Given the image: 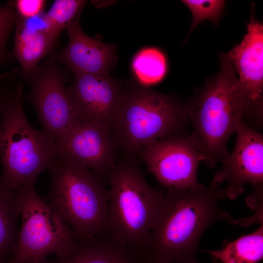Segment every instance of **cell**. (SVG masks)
Segmentation results:
<instances>
[{
  "label": "cell",
  "instance_id": "13",
  "mask_svg": "<svg viewBox=\"0 0 263 263\" xmlns=\"http://www.w3.org/2000/svg\"><path fill=\"white\" fill-rule=\"evenodd\" d=\"M233 150L222 161L212 182L228 183L225 189V198H236L244 191V185L254 188L263 186V136L240 122L236 131Z\"/></svg>",
  "mask_w": 263,
  "mask_h": 263
},
{
  "label": "cell",
  "instance_id": "10",
  "mask_svg": "<svg viewBox=\"0 0 263 263\" xmlns=\"http://www.w3.org/2000/svg\"><path fill=\"white\" fill-rule=\"evenodd\" d=\"M74 75L66 91L75 114L81 122L112 132L120 113L124 90L109 74Z\"/></svg>",
  "mask_w": 263,
  "mask_h": 263
},
{
  "label": "cell",
  "instance_id": "7",
  "mask_svg": "<svg viewBox=\"0 0 263 263\" xmlns=\"http://www.w3.org/2000/svg\"><path fill=\"white\" fill-rule=\"evenodd\" d=\"M22 224L12 263H41L47 256L69 255L78 241L73 230L38 195L34 184L15 191Z\"/></svg>",
  "mask_w": 263,
  "mask_h": 263
},
{
  "label": "cell",
  "instance_id": "21",
  "mask_svg": "<svg viewBox=\"0 0 263 263\" xmlns=\"http://www.w3.org/2000/svg\"><path fill=\"white\" fill-rule=\"evenodd\" d=\"M193 17L189 35L201 21L210 20L217 25L224 8L225 1L222 0H184Z\"/></svg>",
  "mask_w": 263,
  "mask_h": 263
},
{
  "label": "cell",
  "instance_id": "14",
  "mask_svg": "<svg viewBox=\"0 0 263 263\" xmlns=\"http://www.w3.org/2000/svg\"><path fill=\"white\" fill-rule=\"evenodd\" d=\"M80 10L67 28L69 41L60 53L52 54L54 60L69 68L74 74H109L115 64V46L88 36L81 29Z\"/></svg>",
  "mask_w": 263,
  "mask_h": 263
},
{
  "label": "cell",
  "instance_id": "17",
  "mask_svg": "<svg viewBox=\"0 0 263 263\" xmlns=\"http://www.w3.org/2000/svg\"><path fill=\"white\" fill-rule=\"evenodd\" d=\"M263 225L217 250H205L214 263H257L263 257Z\"/></svg>",
  "mask_w": 263,
  "mask_h": 263
},
{
  "label": "cell",
  "instance_id": "22",
  "mask_svg": "<svg viewBox=\"0 0 263 263\" xmlns=\"http://www.w3.org/2000/svg\"><path fill=\"white\" fill-rule=\"evenodd\" d=\"M15 22L16 15L12 7L9 4L0 5V66L11 60L12 56L7 50V41Z\"/></svg>",
  "mask_w": 263,
  "mask_h": 263
},
{
  "label": "cell",
  "instance_id": "16",
  "mask_svg": "<svg viewBox=\"0 0 263 263\" xmlns=\"http://www.w3.org/2000/svg\"><path fill=\"white\" fill-rule=\"evenodd\" d=\"M139 255L116 241L107 232L78 242L75 249L57 263H144Z\"/></svg>",
  "mask_w": 263,
  "mask_h": 263
},
{
  "label": "cell",
  "instance_id": "18",
  "mask_svg": "<svg viewBox=\"0 0 263 263\" xmlns=\"http://www.w3.org/2000/svg\"><path fill=\"white\" fill-rule=\"evenodd\" d=\"M19 216L16 192L6 189L0 182V255L14 250Z\"/></svg>",
  "mask_w": 263,
  "mask_h": 263
},
{
  "label": "cell",
  "instance_id": "24",
  "mask_svg": "<svg viewBox=\"0 0 263 263\" xmlns=\"http://www.w3.org/2000/svg\"><path fill=\"white\" fill-rule=\"evenodd\" d=\"M15 84V80L10 72L0 75V115Z\"/></svg>",
  "mask_w": 263,
  "mask_h": 263
},
{
  "label": "cell",
  "instance_id": "2",
  "mask_svg": "<svg viewBox=\"0 0 263 263\" xmlns=\"http://www.w3.org/2000/svg\"><path fill=\"white\" fill-rule=\"evenodd\" d=\"M220 60L219 72L185 103L191 135L203 161L210 168L228 155V139L248 115L233 65L226 54L220 55Z\"/></svg>",
  "mask_w": 263,
  "mask_h": 263
},
{
  "label": "cell",
  "instance_id": "20",
  "mask_svg": "<svg viewBox=\"0 0 263 263\" xmlns=\"http://www.w3.org/2000/svg\"><path fill=\"white\" fill-rule=\"evenodd\" d=\"M86 2L81 0H56L45 13L51 27L56 32L67 28L69 24L82 10Z\"/></svg>",
  "mask_w": 263,
  "mask_h": 263
},
{
  "label": "cell",
  "instance_id": "12",
  "mask_svg": "<svg viewBox=\"0 0 263 263\" xmlns=\"http://www.w3.org/2000/svg\"><path fill=\"white\" fill-rule=\"evenodd\" d=\"M56 141L57 156L102 177L116 163L118 146L113 133L98 125L81 122Z\"/></svg>",
  "mask_w": 263,
  "mask_h": 263
},
{
  "label": "cell",
  "instance_id": "23",
  "mask_svg": "<svg viewBox=\"0 0 263 263\" xmlns=\"http://www.w3.org/2000/svg\"><path fill=\"white\" fill-rule=\"evenodd\" d=\"M46 3L44 0H16L10 2L9 5L16 17L26 19L43 13Z\"/></svg>",
  "mask_w": 263,
  "mask_h": 263
},
{
  "label": "cell",
  "instance_id": "19",
  "mask_svg": "<svg viewBox=\"0 0 263 263\" xmlns=\"http://www.w3.org/2000/svg\"><path fill=\"white\" fill-rule=\"evenodd\" d=\"M132 69L139 83L142 86L147 87L164 78L167 71L166 59L158 49L144 48L134 57Z\"/></svg>",
  "mask_w": 263,
  "mask_h": 263
},
{
  "label": "cell",
  "instance_id": "6",
  "mask_svg": "<svg viewBox=\"0 0 263 263\" xmlns=\"http://www.w3.org/2000/svg\"><path fill=\"white\" fill-rule=\"evenodd\" d=\"M188 122L185 103L139 86L124 90L112 132L118 147L131 158L155 141L183 132Z\"/></svg>",
  "mask_w": 263,
  "mask_h": 263
},
{
  "label": "cell",
  "instance_id": "15",
  "mask_svg": "<svg viewBox=\"0 0 263 263\" xmlns=\"http://www.w3.org/2000/svg\"><path fill=\"white\" fill-rule=\"evenodd\" d=\"M15 27L13 55L24 70L37 66L52 50L60 34L52 29L44 12L26 19L16 16Z\"/></svg>",
  "mask_w": 263,
  "mask_h": 263
},
{
  "label": "cell",
  "instance_id": "4",
  "mask_svg": "<svg viewBox=\"0 0 263 263\" xmlns=\"http://www.w3.org/2000/svg\"><path fill=\"white\" fill-rule=\"evenodd\" d=\"M48 169L50 183L43 200L78 241H88L107 232L108 190L103 177L57 156Z\"/></svg>",
  "mask_w": 263,
  "mask_h": 263
},
{
  "label": "cell",
  "instance_id": "25",
  "mask_svg": "<svg viewBox=\"0 0 263 263\" xmlns=\"http://www.w3.org/2000/svg\"><path fill=\"white\" fill-rule=\"evenodd\" d=\"M144 263H148L145 262Z\"/></svg>",
  "mask_w": 263,
  "mask_h": 263
},
{
  "label": "cell",
  "instance_id": "9",
  "mask_svg": "<svg viewBox=\"0 0 263 263\" xmlns=\"http://www.w3.org/2000/svg\"><path fill=\"white\" fill-rule=\"evenodd\" d=\"M139 154L150 172L168 188L199 185L197 169L203 157L190 135H170L145 147Z\"/></svg>",
  "mask_w": 263,
  "mask_h": 263
},
{
  "label": "cell",
  "instance_id": "11",
  "mask_svg": "<svg viewBox=\"0 0 263 263\" xmlns=\"http://www.w3.org/2000/svg\"><path fill=\"white\" fill-rule=\"evenodd\" d=\"M241 43L226 54L248 110V125L259 129L263 117V25L252 14Z\"/></svg>",
  "mask_w": 263,
  "mask_h": 263
},
{
  "label": "cell",
  "instance_id": "5",
  "mask_svg": "<svg viewBox=\"0 0 263 263\" xmlns=\"http://www.w3.org/2000/svg\"><path fill=\"white\" fill-rule=\"evenodd\" d=\"M23 83L12 91L0 114V182L14 191L34 184L57 156L55 139L45 131L34 129L27 120L22 104Z\"/></svg>",
  "mask_w": 263,
  "mask_h": 263
},
{
  "label": "cell",
  "instance_id": "8",
  "mask_svg": "<svg viewBox=\"0 0 263 263\" xmlns=\"http://www.w3.org/2000/svg\"><path fill=\"white\" fill-rule=\"evenodd\" d=\"M22 70L24 82L30 89L26 99L35 108L43 130L56 141L81 122L67 94L65 73L52 54L41 65Z\"/></svg>",
  "mask_w": 263,
  "mask_h": 263
},
{
  "label": "cell",
  "instance_id": "1",
  "mask_svg": "<svg viewBox=\"0 0 263 263\" xmlns=\"http://www.w3.org/2000/svg\"><path fill=\"white\" fill-rule=\"evenodd\" d=\"M211 182L185 188H168L150 233L143 258L148 263H199L200 240L212 224H239L221 210L225 190Z\"/></svg>",
  "mask_w": 263,
  "mask_h": 263
},
{
  "label": "cell",
  "instance_id": "3",
  "mask_svg": "<svg viewBox=\"0 0 263 263\" xmlns=\"http://www.w3.org/2000/svg\"><path fill=\"white\" fill-rule=\"evenodd\" d=\"M105 178L109 186L107 231L116 241L144 259L164 191L148 183L132 158L116 162Z\"/></svg>",
  "mask_w": 263,
  "mask_h": 263
}]
</instances>
